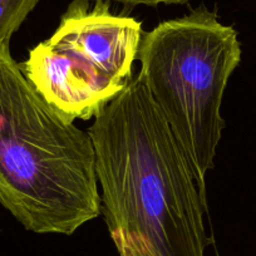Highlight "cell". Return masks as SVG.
<instances>
[{
  "label": "cell",
  "mask_w": 256,
  "mask_h": 256,
  "mask_svg": "<svg viewBox=\"0 0 256 256\" xmlns=\"http://www.w3.org/2000/svg\"><path fill=\"white\" fill-rule=\"evenodd\" d=\"M88 134L100 215L120 256H205L208 201L138 76L96 116Z\"/></svg>",
  "instance_id": "6da1fadb"
},
{
  "label": "cell",
  "mask_w": 256,
  "mask_h": 256,
  "mask_svg": "<svg viewBox=\"0 0 256 256\" xmlns=\"http://www.w3.org/2000/svg\"><path fill=\"white\" fill-rule=\"evenodd\" d=\"M0 205L26 230L72 235L100 215L96 152L0 44Z\"/></svg>",
  "instance_id": "7a4b0ae2"
},
{
  "label": "cell",
  "mask_w": 256,
  "mask_h": 256,
  "mask_svg": "<svg viewBox=\"0 0 256 256\" xmlns=\"http://www.w3.org/2000/svg\"><path fill=\"white\" fill-rule=\"evenodd\" d=\"M137 59L138 77L186 154L206 198V176L225 127L224 93L241 62L238 32L200 6L144 32Z\"/></svg>",
  "instance_id": "3957f363"
},
{
  "label": "cell",
  "mask_w": 256,
  "mask_h": 256,
  "mask_svg": "<svg viewBox=\"0 0 256 256\" xmlns=\"http://www.w3.org/2000/svg\"><path fill=\"white\" fill-rule=\"evenodd\" d=\"M108 0H73L52 36L30 49L23 74L70 122L100 114L132 80L144 29Z\"/></svg>",
  "instance_id": "277c9868"
},
{
  "label": "cell",
  "mask_w": 256,
  "mask_h": 256,
  "mask_svg": "<svg viewBox=\"0 0 256 256\" xmlns=\"http://www.w3.org/2000/svg\"><path fill=\"white\" fill-rule=\"evenodd\" d=\"M39 0H0V44L10 43Z\"/></svg>",
  "instance_id": "5b68a950"
},
{
  "label": "cell",
  "mask_w": 256,
  "mask_h": 256,
  "mask_svg": "<svg viewBox=\"0 0 256 256\" xmlns=\"http://www.w3.org/2000/svg\"><path fill=\"white\" fill-rule=\"evenodd\" d=\"M108 2H114L128 8H134L140 6L156 8L158 6H181V4L188 3L190 0H108Z\"/></svg>",
  "instance_id": "8992f818"
}]
</instances>
